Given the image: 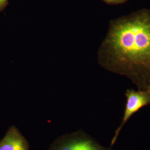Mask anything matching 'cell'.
<instances>
[{"mask_svg": "<svg viewBox=\"0 0 150 150\" xmlns=\"http://www.w3.org/2000/svg\"><path fill=\"white\" fill-rule=\"evenodd\" d=\"M98 61L107 70L127 76L139 90L150 91V9L110 22Z\"/></svg>", "mask_w": 150, "mask_h": 150, "instance_id": "1", "label": "cell"}, {"mask_svg": "<svg viewBox=\"0 0 150 150\" xmlns=\"http://www.w3.org/2000/svg\"><path fill=\"white\" fill-rule=\"evenodd\" d=\"M48 150H111L98 144L82 131L66 134L57 138Z\"/></svg>", "mask_w": 150, "mask_h": 150, "instance_id": "2", "label": "cell"}, {"mask_svg": "<svg viewBox=\"0 0 150 150\" xmlns=\"http://www.w3.org/2000/svg\"><path fill=\"white\" fill-rule=\"evenodd\" d=\"M125 95L127 101L122 120L115 132L111 143V146L115 144L121 130L131 117L137 112L142 107L150 104V91H136L134 89H130L126 91Z\"/></svg>", "mask_w": 150, "mask_h": 150, "instance_id": "3", "label": "cell"}, {"mask_svg": "<svg viewBox=\"0 0 150 150\" xmlns=\"http://www.w3.org/2000/svg\"><path fill=\"white\" fill-rule=\"evenodd\" d=\"M0 150H30V144L18 128L11 126L0 140Z\"/></svg>", "mask_w": 150, "mask_h": 150, "instance_id": "4", "label": "cell"}, {"mask_svg": "<svg viewBox=\"0 0 150 150\" xmlns=\"http://www.w3.org/2000/svg\"><path fill=\"white\" fill-rule=\"evenodd\" d=\"M102 1L108 4L117 5V4H121L125 3L128 0H102Z\"/></svg>", "mask_w": 150, "mask_h": 150, "instance_id": "5", "label": "cell"}, {"mask_svg": "<svg viewBox=\"0 0 150 150\" xmlns=\"http://www.w3.org/2000/svg\"><path fill=\"white\" fill-rule=\"evenodd\" d=\"M8 0H0V12L4 11L8 5Z\"/></svg>", "mask_w": 150, "mask_h": 150, "instance_id": "6", "label": "cell"}]
</instances>
